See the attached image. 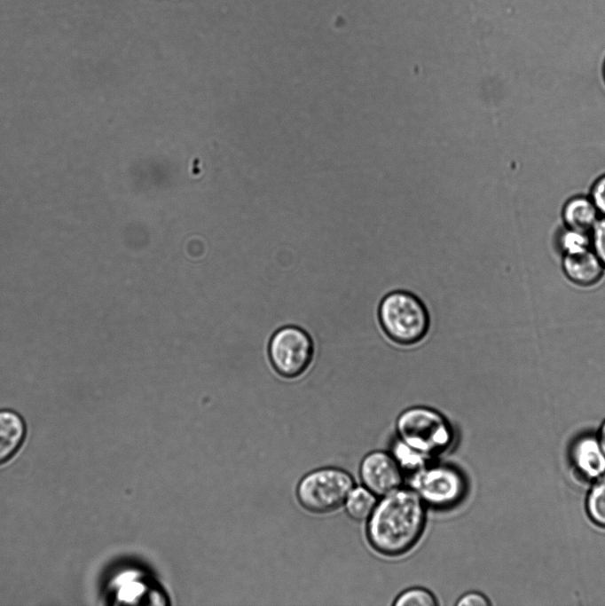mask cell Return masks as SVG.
Listing matches in <instances>:
<instances>
[{"instance_id":"cell-1","label":"cell","mask_w":605,"mask_h":606,"mask_svg":"<svg viewBox=\"0 0 605 606\" xmlns=\"http://www.w3.org/2000/svg\"><path fill=\"white\" fill-rule=\"evenodd\" d=\"M426 507L411 488L381 497L366 520V538L379 554L397 556L412 549L426 525Z\"/></svg>"},{"instance_id":"cell-2","label":"cell","mask_w":605,"mask_h":606,"mask_svg":"<svg viewBox=\"0 0 605 606\" xmlns=\"http://www.w3.org/2000/svg\"><path fill=\"white\" fill-rule=\"evenodd\" d=\"M378 318L385 334L405 346L420 342L428 334L430 323L425 304L406 291L386 295L380 303Z\"/></svg>"},{"instance_id":"cell-3","label":"cell","mask_w":605,"mask_h":606,"mask_svg":"<svg viewBox=\"0 0 605 606\" xmlns=\"http://www.w3.org/2000/svg\"><path fill=\"white\" fill-rule=\"evenodd\" d=\"M398 439L413 450L433 459L445 452L453 441V431L446 418L428 406L403 411L396 421Z\"/></svg>"},{"instance_id":"cell-4","label":"cell","mask_w":605,"mask_h":606,"mask_svg":"<svg viewBox=\"0 0 605 606\" xmlns=\"http://www.w3.org/2000/svg\"><path fill=\"white\" fill-rule=\"evenodd\" d=\"M353 487V478L346 470L325 467L304 475L298 482L295 495L305 510L325 514L343 505Z\"/></svg>"},{"instance_id":"cell-5","label":"cell","mask_w":605,"mask_h":606,"mask_svg":"<svg viewBox=\"0 0 605 606\" xmlns=\"http://www.w3.org/2000/svg\"><path fill=\"white\" fill-rule=\"evenodd\" d=\"M411 489L425 506L448 509L462 500L467 483L461 472L452 466L428 464L412 474Z\"/></svg>"},{"instance_id":"cell-6","label":"cell","mask_w":605,"mask_h":606,"mask_svg":"<svg viewBox=\"0 0 605 606\" xmlns=\"http://www.w3.org/2000/svg\"><path fill=\"white\" fill-rule=\"evenodd\" d=\"M314 344L309 334L295 326L279 329L269 343V357L275 370L282 376L295 378L310 365Z\"/></svg>"},{"instance_id":"cell-7","label":"cell","mask_w":605,"mask_h":606,"mask_svg":"<svg viewBox=\"0 0 605 606\" xmlns=\"http://www.w3.org/2000/svg\"><path fill=\"white\" fill-rule=\"evenodd\" d=\"M358 474L363 486L379 497L394 492L403 484V469L394 456L384 451L365 455Z\"/></svg>"},{"instance_id":"cell-8","label":"cell","mask_w":605,"mask_h":606,"mask_svg":"<svg viewBox=\"0 0 605 606\" xmlns=\"http://www.w3.org/2000/svg\"><path fill=\"white\" fill-rule=\"evenodd\" d=\"M572 460L585 478L597 479L605 474V453L598 439L585 436L573 445Z\"/></svg>"},{"instance_id":"cell-9","label":"cell","mask_w":605,"mask_h":606,"mask_svg":"<svg viewBox=\"0 0 605 606\" xmlns=\"http://www.w3.org/2000/svg\"><path fill=\"white\" fill-rule=\"evenodd\" d=\"M562 265L569 279L581 286L595 284L603 272L602 263L595 253L589 249L565 255Z\"/></svg>"},{"instance_id":"cell-10","label":"cell","mask_w":605,"mask_h":606,"mask_svg":"<svg viewBox=\"0 0 605 606\" xmlns=\"http://www.w3.org/2000/svg\"><path fill=\"white\" fill-rule=\"evenodd\" d=\"M25 433V423L17 413L0 410V464L15 454L23 442Z\"/></svg>"},{"instance_id":"cell-11","label":"cell","mask_w":605,"mask_h":606,"mask_svg":"<svg viewBox=\"0 0 605 606\" xmlns=\"http://www.w3.org/2000/svg\"><path fill=\"white\" fill-rule=\"evenodd\" d=\"M599 211L591 198L578 195L570 199L562 209V217L568 227L587 232L599 219Z\"/></svg>"},{"instance_id":"cell-12","label":"cell","mask_w":605,"mask_h":606,"mask_svg":"<svg viewBox=\"0 0 605 606\" xmlns=\"http://www.w3.org/2000/svg\"><path fill=\"white\" fill-rule=\"evenodd\" d=\"M377 501L376 495L362 485L351 489L343 506L351 519L362 522L369 518Z\"/></svg>"},{"instance_id":"cell-13","label":"cell","mask_w":605,"mask_h":606,"mask_svg":"<svg viewBox=\"0 0 605 606\" xmlns=\"http://www.w3.org/2000/svg\"><path fill=\"white\" fill-rule=\"evenodd\" d=\"M586 510L590 519L605 528V474L597 478L586 499Z\"/></svg>"},{"instance_id":"cell-14","label":"cell","mask_w":605,"mask_h":606,"mask_svg":"<svg viewBox=\"0 0 605 606\" xmlns=\"http://www.w3.org/2000/svg\"><path fill=\"white\" fill-rule=\"evenodd\" d=\"M391 454L401 468L409 472H415L430 461L429 457L413 450L399 439L394 444Z\"/></svg>"},{"instance_id":"cell-15","label":"cell","mask_w":605,"mask_h":606,"mask_svg":"<svg viewBox=\"0 0 605 606\" xmlns=\"http://www.w3.org/2000/svg\"><path fill=\"white\" fill-rule=\"evenodd\" d=\"M392 604L394 606H435L438 602L429 590L422 587H411L399 594Z\"/></svg>"},{"instance_id":"cell-16","label":"cell","mask_w":605,"mask_h":606,"mask_svg":"<svg viewBox=\"0 0 605 606\" xmlns=\"http://www.w3.org/2000/svg\"><path fill=\"white\" fill-rule=\"evenodd\" d=\"M591 239L587 232L568 227L559 238V243L565 255L576 254L589 249Z\"/></svg>"},{"instance_id":"cell-17","label":"cell","mask_w":605,"mask_h":606,"mask_svg":"<svg viewBox=\"0 0 605 606\" xmlns=\"http://www.w3.org/2000/svg\"><path fill=\"white\" fill-rule=\"evenodd\" d=\"M591 241L595 255L605 265V216L599 218L592 228Z\"/></svg>"},{"instance_id":"cell-18","label":"cell","mask_w":605,"mask_h":606,"mask_svg":"<svg viewBox=\"0 0 605 606\" xmlns=\"http://www.w3.org/2000/svg\"><path fill=\"white\" fill-rule=\"evenodd\" d=\"M590 198L599 213L605 216V174L600 177L593 184Z\"/></svg>"},{"instance_id":"cell-19","label":"cell","mask_w":605,"mask_h":606,"mask_svg":"<svg viewBox=\"0 0 605 606\" xmlns=\"http://www.w3.org/2000/svg\"><path fill=\"white\" fill-rule=\"evenodd\" d=\"M455 604L458 606H487L490 602L480 593L468 592L461 595Z\"/></svg>"},{"instance_id":"cell-20","label":"cell","mask_w":605,"mask_h":606,"mask_svg":"<svg viewBox=\"0 0 605 606\" xmlns=\"http://www.w3.org/2000/svg\"><path fill=\"white\" fill-rule=\"evenodd\" d=\"M598 440H599V442H600V445H601V446L603 452L605 453V421H604L603 424L601 425V431H600V436H599V439H598Z\"/></svg>"},{"instance_id":"cell-21","label":"cell","mask_w":605,"mask_h":606,"mask_svg":"<svg viewBox=\"0 0 605 606\" xmlns=\"http://www.w3.org/2000/svg\"><path fill=\"white\" fill-rule=\"evenodd\" d=\"M604 75H605V65H604Z\"/></svg>"}]
</instances>
